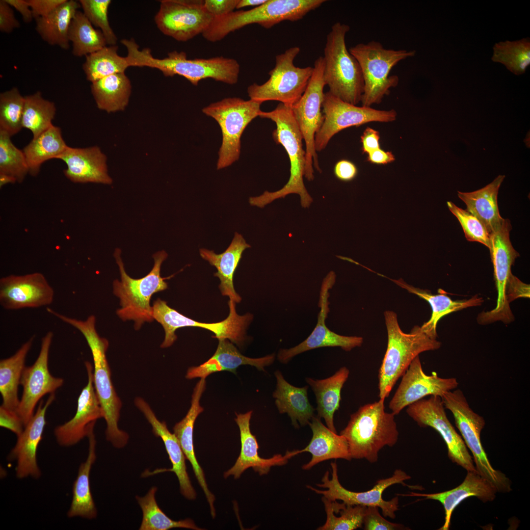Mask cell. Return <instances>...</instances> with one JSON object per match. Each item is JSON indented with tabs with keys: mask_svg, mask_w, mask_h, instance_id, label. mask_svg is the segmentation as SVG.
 <instances>
[{
	"mask_svg": "<svg viewBox=\"0 0 530 530\" xmlns=\"http://www.w3.org/2000/svg\"><path fill=\"white\" fill-rule=\"evenodd\" d=\"M259 116L270 119L276 126L272 132L274 141L286 150L290 161V176L287 184L280 189L265 191L263 194L249 199L251 206L261 208L279 198L290 194L300 196L301 206L309 208L313 198L308 192L303 182L305 171V151L303 148V138L293 116L292 107L280 103L270 111H261Z\"/></svg>",
	"mask_w": 530,
	"mask_h": 530,
	"instance_id": "1",
	"label": "cell"
},
{
	"mask_svg": "<svg viewBox=\"0 0 530 530\" xmlns=\"http://www.w3.org/2000/svg\"><path fill=\"white\" fill-rule=\"evenodd\" d=\"M63 321L81 333L90 349L94 364L95 390L103 412V418L106 423V438L114 447L122 448L127 444L129 437L118 425L122 402L113 387L106 357L108 341L98 334L95 328L96 318L93 315L85 320L65 316Z\"/></svg>",
	"mask_w": 530,
	"mask_h": 530,
	"instance_id": "2",
	"label": "cell"
},
{
	"mask_svg": "<svg viewBox=\"0 0 530 530\" xmlns=\"http://www.w3.org/2000/svg\"><path fill=\"white\" fill-rule=\"evenodd\" d=\"M128 56L131 66L148 67L160 70L166 77L182 76L194 85L203 79H212L228 84L238 80L240 65L236 59L223 56L209 58L188 59L186 53L174 51L163 58L155 57L149 48L139 50L132 45Z\"/></svg>",
	"mask_w": 530,
	"mask_h": 530,
	"instance_id": "3",
	"label": "cell"
},
{
	"mask_svg": "<svg viewBox=\"0 0 530 530\" xmlns=\"http://www.w3.org/2000/svg\"><path fill=\"white\" fill-rule=\"evenodd\" d=\"M395 416L385 411L384 400L380 399L361 406L351 414L340 434L347 442L351 458L375 463L382 449L393 447L399 436Z\"/></svg>",
	"mask_w": 530,
	"mask_h": 530,
	"instance_id": "4",
	"label": "cell"
},
{
	"mask_svg": "<svg viewBox=\"0 0 530 530\" xmlns=\"http://www.w3.org/2000/svg\"><path fill=\"white\" fill-rule=\"evenodd\" d=\"M384 317L388 343L378 377L379 399L385 400L414 358L422 352L439 349L441 343L418 325L409 333L403 332L396 313L392 311H385Z\"/></svg>",
	"mask_w": 530,
	"mask_h": 530,
	"instance_id": "5",
	"label": "cell"
},
{
	"mask_svg": "<svg viewBox=\"0 0 530 530\" xmlns=\"http://www.w3.org/2000/svg\"><path fill=\"white\" fill-rule=\"evenodd\" d=\"M348 25L337 22L326 37L324 49L323 77L329 91L342 100L354 105L361 102L364 92L361 69L345 44Z\"/></svg>",
	"mask_w": 530,
	"mask_h": 530,
	"instance_id": "6",
	"label": "cell"
},
{
	"mask_svg": "<svg viewBox=\"0 0 530 530\" xmlns=\"http://www.w3.org/2000/svg\"><path fill=\"white\" fill-rule=\"evenodd\" d=\"M121 250L116 249L114 257L118 265L121 280L115 279L113 283V293L120 299L121 308L116 314L123 320H132L135 329H139L145 322L154 319L150 299L155 293L166 290L168 285L166 279L160 275L161 265L167 258L165 251H159L153 255L154 266L146 276L134 279L126 273L121 258Z\"/></svg>",
	"mask_w": 530,
	"mask_h": 530,
	"instance_id": "7",
	"label": "cell"
},
{
	"mask_svg": "<svg viewBox=\"0 0 530 530\" xmlns=\"http://www.w3.org/2000/svg\"><path fill=\"white\" fill-rule=\"evenodd\" d=\"M360 66L364 83L362 106L371 107L380 104L390 89L399 82L397 75H390L392 68L400 61L414 56L415 50L386 49L379 42L359 43L349 49Z\"/></svg>",
	"mask_w": 530,
	"mask_h": 530,
	"instance_id": "8",
	"label": "cell"
},
{
	"mask_svg": "<svg viewBox=\"0 0 530 530\" xmlns=\"http://www.w3.org/2000/svg\"><path fill=\"white\" fill-rule=\"evenodd\" d=\"M441 398L445 408L452 413L464 442L473 455L477 473L497 492L511 491L510 479L502 472L493 468L481 444L480 434L485 424L484 418L470 407L460 389L449 391Z\"/></svg>",
	"mask_w": 530,
	"mask_h": 530,
	"instance_id": "9",
	"label": "cell"
},
{
	"mask_svg": "<svg viewBox=\"0 0 530 530\" xmlns=\"http://www.w3.org/2000/svg\"><path fill=\"white\" fill-rule=\"evenodd\" d=\"M262 103L252 100L229 97L212 103L203 112L215 119L222 132V144L218 152V170L227 167L239 158L240 138L248 125L259 116Z\"/></svg>",
	"mask_w": 530,
	"mask_h": 530,
	"instance_id": "10",
	"label": "cell"
},
{
	"mask_svg": "<svg viewBox=\"0 0 530 530\" xmlns=\"http://www.w3.org/2000/svg\"><path fill=\"white\" fill-rule=\"evenodd\" d=\"M300 51L295 46L275 56V65L268 80L262 84L254 83L247 88L250 99L263 103L279 101L292 107L304 93L313 72V67H296L293 61Z\"/></svg>",
	"mask_w": 530,
	"mask_h": 530,
	"instance_id": "11",
	"label": "cell"
},
{
	"mask_svg": "<svg viewBox=\"0 0 530 530\" xmlns=\"http://www.w3.org/2000/svg\"><path fill=\"white\" fill-rule=\"evenodd\" d=\"M229 314L223 320L214 323L199 322L186 317L170 308L166 302L158 298L152 306L154 319L159 323L165 332L164 339L160 347H168L177 340L176 331L185 327L202 328L212 332L218 340L226 339L240 347L246 339V330L253 318V315L247 313L238 314L236 303L230 299L228 302Z\"/></svg>",
	"mask_w": 530,
	"mask_h": 530,
	"instance_id": "12",
	"label": "cell"
},
{
	"mask_svg": "<svg viewBox=\"0 0 530 530\" xmlns=\"http://www.w3.org/2000/svg\"><path fill=\"white\" fill-rule=\"evenodd\" d=\"M324 59L318 57L314 62L313 72L307 86L300 99L292 107V111L306 145L305 171L308 181L314 180V167L320 173L315 138L324 121L321 108L325 84L323 73Z\"/></svg>",
	"mask_w": 530,
	"mask_h": 530,
	"instance_id": "13",
	"label": "cell"
},
{
	"mask_svg": "<svg viewBox=\"0 0 530 530\" xmlns=\"http://www.w3.org/2000/svg\"><path fill=\"white\" fill-rule=\"evenodd\" d=\"M331 465L332 470L331 479H329V472L327 471L322 478V483L317 484L319 487L326 488V490L317 489L311 486H307V487L331 501L340 500L350 505L378 507L381 509L385 517L395 519V512L398 509L399 506L398 496L389 501H385L382 498L383 493L388 487L395 484H401L412 489H421V486L405 484L404 481L410 479L411 477L404 471L396 469L391 477L377 480L375 485L368 491H351L344 488L340 483L336 463L332 462Z\"/></svg>",
	"mask_w": 530,
	"mask_h": 530,
	"instance_id": "14",
	"label": "cell"
},
{
	"mask_svg": "<svg viewBox=\"0 0 530 530\" xmlns=\"http://www.w3.org/2000/svg\"><path fill=\"white\" fill-rule=\"evenodd\" d=\"M322 108L324 121L315 138V149L318 152L325 149L332 137L342 130L372 122H392L397 115L394 109L378 110L351 104L329 91L324 93Z\"/></svg>",
	"mask_w": 530,
	"mask_h": 530,
	"instance_id": "15",
	"label": "cell"
},
{
	"mask_svg": "<svg viewBox=\"0 0 530 530\" xmlns=\"http://www.w3.org/2000/svg\"><path fill=\"white\" fill-rule=\"evenodd\" d=\"M325 0H267L248 10L234 11L221 17L220 28L225 35L250 24L268 29L284 21L295 22L319 7Z\"/></svg>",
	"mask_w": 530,
	"mask_h": 530,
	"instance_id": "16",
	"label": "cell"
},
{
	"mask_svg": "<svg viewBox=\"0 0 530 530\" xmlns=\"http://www.w3.org/2000/svg\"><path fill=\"white\" fill-rule=\"evenodd\" d=\"M406 412L421 427L437 431L447 446L448 456L467 471L477 472L474 461L462 437L449 420L441 397L430 396L407 406Z\"/></svg>",
	"mask_w": 530,
	"mask_h": 530,
	"instance_id": "17",
	"label": "cell"
},
{
	"mask_svg": "<svg viewBox=\"0 0 530 530\" xmlns=\"http://www.w3.org/2000/svg\"><path fill=\"white\" fill-rule=\"evenodd\" d=\"M213 19L205 8L204 0H162L155 22L164 35L186 42L202 34Z\"/></svg>",
	"mask_w": 530,
	"mask_h": 530,
	"instance_id": "18",
	"label": "cell"
},
{
	"mask_svg": "<svg viewBox=\"0 0 530 530\" xmlns=\"http://www.w3.org/2000/svg\"><path fill=\"white\" fill-rule=\"evenodd\" d=\"M511 225L508 219L490 234L491 249L489 250L494 267V274L498 292L497 305L492 310L483 312L477 317L480 324H487L501 320L507 323L514 319L505 296V285L511 273V267L519 256L513 248L509 238Z\"/></svg>",
	"mask_w": 530,
	"mask_h": 530,
	"instance_id": "19",
	"label": "cell"
},
{
	"mask_svg": "<svg viewBox=\"0 0 530 530\" xmlns=\"http://www.w3.org/2000/svg\"><path fill=\"white\" fill-rule=\"evenodd\" d=\"M336 278L335 273L331 271L323 279L318 303L320 311L315 327L310 335L298 345L290 348L279 350L277 358L281 363L287 364L294 356L318 348L340 347L344 351H349L362 344V337L338 334L330 330L326 325L325 320L330 312L329 291L334 285Z\"/></svg>",
	"mask_w": 530,
	"mask_h": 530,
	"instance_id": "20",
	"label": "cell"
},
{
	"mask_svg": "<svg viewBox=\"0 0 530 530\" xmlns=\"http://www.w3.org/2000/svg\"><path fill=\"white\" fill-rule=\"evenodd\" d=\"M52 332H48L41 339L39 354L35 362L25 367L20 380L23 394L17 413L24 426L34 414L37 403L46 394L54 393L64 383L62 378L53 376L48 367L50 348L53 338Z\"/></svg>",
	"mask_w": 530,
	"mask_h": 530,
	"instance_id": "21",
	"label": "cell"
},
{
	"mask_svg": "<svg viewBox=\"0 0 530 530\" xmlns=\"http://www.w3.org/2000/svg\"><path fill=\"white\" fill-rule=\"evenodd\" d=\"M456 378H441L436 372L427 375L423 371L419 356L412 361L402 375L401 382L390 401L389 407L395 415L405 407L427 396L442 397L446 393L456 389Z\"/></svg>",
	"mask_w": 530,
	"mask_h": 530,
	"instance_id": "22",
	"label": "cell"
},
{
	"mask_svg": "<svg viewBox=\"0 0 530 530\" xmlns=\"http://www.w3.org/2000/svg\"><path fill=\"white\" fill-rule=\"evenodd\" d=\"M54 291L41 273L10 275L0 279V304L10 310L36 308L51 304Z\"/></svg>",
	"mask_w": 530,
	"mask_h": 530,
	"instance_id": "23",
	"label": "cell"
},
{
	"mask_svg": "<svg viewBox=\"0 0 530 530\" xmlns=\"http://www.w3.org/2000/svg\"><path fill=\"white\" fill-rule=\"evenodd\" d=\"M88 376L86 385L82 389L78 401L74 416L63 424L56 426L54 434L61 446L70 447L87 436L94 427L97 420L104 414L96 394L93 380V367L89 362L84 363Z\"/></svg>",
	"mask_w": 530,
	"mask_h": 530,
	"instance_id": "24",
	"label": "cell"
},
{
	"mask_svg": "<svg viewBox=\"0 0 530 530\" xmlns=\"http://www.w3.org/2000/svg\"><path fill=\"white\" fill-rule=\"evenodd\" d=\"M54 393L50 395L45 403L41 400L35 413L25 426L22 434L9 453L8 458L16 461V477L23 479L30 477L38 478L41 472L37 464V452L46 424L48 408L55 399Z\"/></svg>",
	"mask_w": 530,
	"mask_h": 530,
	"instance_id": "25",
	"label": "cell"
},
{
	"mask_svg": "<svg viewBox=\"0 0 530 530\" xmlns=\"http://www.w3.org/2000/svg\"><path fill=\"white\" fill-rule=\"evenodd\" d=\"M252 414V411L244 414H236L235 420L239 429L241 450L235 464L224 473L225 478L233 476L234 478H238L251 467L261 476L267 474L271 467L284 465L289 459L296 455L295 450H288L284 455L277 454L269 458L261 457L258 451L259 446L257 439L250 428Z\"/></svg>",
	"mask_w": 530,
	"mask_h": 530,
	"instance_id": "26",
	"label": "cell"
},
{
	"mask_svg": "<svg viewBox=\"0 0 530 530\" xmlns=\"http://www.w3.org/2000/svg\"><path fill=\"white\" fill-rule=\"evenodd\" d=\"M57 159L66 163L67 168L64 174L73 183L105 185L112 183L108 173L106 157L97 146L87 148L68 146Z\"/></svg>",
	"mask_w": 530,
	"mask_h": 530,
	"instance_id": "27",
	"label": "cell"
},
{
	"mask_svg": "<svg viewBox=\"0 0 530 530\" xmlns=\"http://www.w3.org/2000/svg\"><path fill=\"white\" fill-rule=\"evenodd\" d=\"M134 403L151 424L155 435L162 439L172 465L171 469H158L153 471V474L167 471L174 472L179 480L181 493L189 500H195L196 498V493L192 485L186 471L185 462L186 458L177 437L174 433L170 432L164 421L161 422L157 418L148 403L144 399L139 397L136 398Z\"/></svg>",
	"mask_w": 530,
	"mask_h": 530,
	"instance_id": "28",
	"label": "cell"
},
{
	"mask_svg": "<svg viewBox=\"0 0 530 530\" xmlns=\"http://www.w3.org/2000/svg\"><path fill=\"white\" fill-rule=\"evenodd\" d=\"M206 389L205 378L200 380L195 385L192 395L191 406L186 416L173 427V431L177 437L186 459L190 462L198 482L203 490L210 507L212 518L216 516L213 503L215 498L209 490L206 482L204 472L198 463L195 454L193 446V433L195 422L198 416L204 411L200 405V400Z\"/></svg>",
	"mask_w": 530,
	"mask_h": 530,
	"instance_id": "29",
	"label": "cell"
},
{
	"mask_svg": "<svg viewBox=\"0 0 530 530\" xmlns=\"http://www.w3.org/2000/svg\"><path fill=\"white\" fill-rule=\"evenodd\" d=\"M496 489L477 472L467 471L461 484L457 487L444 492L424 494L410 492L398 494L408 497H422L425 499L436 500L443 505L445 510V523L439 530H448L452 513L456 507L466 499L475 497L484 503L493 501L497 493Z\"/></svg>",
	"mask_w": 530,
	"mask_h": 530,
	"instance_id": "30",
	"label": "cell"
},
{
	"mask_svg": "<svg viewBox=\"0 0 530 530\" xmlns=\"http://www.w3.org/2000/svg\"><path fill=\"white\" fill-rule=\"evenodd\" d=\"M218 341L215 353L208 361L198 366L188 368L186 375L187 379H206L211 374L225 371L236 374L237 369L243 365H249L264 371L265 368L274 361V354L261 358H249L242 355L229 340L223 339Z\"/></svg>",
	"mask_w": 530,
	"mask_h": 530,
	"instance_id": "31",
	"label": "cell"
},
{
	"mask_svg": "<svg viewBox=\"0 0 530 530\" xmlns=\"http://www.w3.org/2000/svg\"><path fill=\"white\" fill-rule=\"evenodd\" d=\"M251 246L243 237L235 232L230 245L221 254L205 248L199 250L200 256L214 266L217 272L214 274L220 280L219 288L223 296H227L236 303H239L241 297L236 292L233 284V276L242 257L243 251Z\"/></svg>",
	"mask_w": 530,
	"mask_h": 530,
	"instance_id": "32",
	"label": "cell"
},
{
	"mask_svg": "<svg viewBox=\"0 0 530 530\" xmlns=\"http://www.w3.org/2000/svg\"><path fill=\"white\" fill-rule=\"evenodd\" d=\"M309 424L313 436L309 444L304 449L296 450L297 454L309 452L312 458L303 465V470H309L316 464L331 459L351 460L347 442L341 435H338L325 426L318 417H313Z\"/></svg>",
	"mask_w": 530,
	"mask_h": 530,
	"instance_id": "33",
	"label": "cell"
},
{
	"mask_svg": "<svg viewBox=\"0 0 530 530\" xmlns=\"http://www.w3.org/2000/svg\"><path fill=\"white\" fill-rule=\"evenodd\" d=\"M504 178V175H500L480 189L457 192L458 197L466 204V210L483 224L490 235L504 220L500 214L497 200L499 189Z\"/></svg>",
	"mask_w": 530,
	"mask_h": 530,
	"instance_id": "34",
	"label": "cell"
},
{
	"mask_svg": "<svg viewBox=\"0 0 530 530\" xmlns=\"http://www.w3.org/2000/svg\"><path fill=\"white\" fill-rule=\"evenodd\" d=\"M275 375L277 385L273 397L279 412L287 413L295 427H299L298 422L301 426L309 424L315 409L308 400V386L299 388L291 385L279 371L275 372Z\"/></svg>",
	"mask_w": 530,
	"mask_h": 530,
	"instance_id": "35",
	"label": "cell"
},
{
	"mask_svg": "<svg viewBox=\"0 0 530 530\" xmlns=\"http://www.w3.org/2000/svg\"><path fill=\"white\" fill-rule=\"evenodd\" d=\"M87 437L89 440L88 453L85 462L80 466L78 475L72 488V500L67 512L69 518L80 517L88 519L95 518L97 515L90 486V473L92 465L96 459V441L92 428Z\"/></svg>",
	"mask_w": 530,
	"mask_h": 530,
	"instance_id": "36",
	"label": "cell"
},
{
	"mask_svg": "<svg viewBox=\"0 0 530 530\" xmlns=\"http://www.w3.org/2000/svg\"><path fill=\"white\" fill-rule=\"evenodd\" d=\"M349 374V370L341 367L333 375L323 379L307 377L305 380L316 396L318 417L324 419L327 427L337 433L334 415L340 407L343 387Z\"/></svg>",
	"mask_w": 530,
	"mask_h": 530,
	"instance_id": "37",
	"label": "cell"
},
{
	"mask_svg": "<svg viewBox=\"0 0 530 530\" xmlns=\"http://www.w3.org/2000/svg\"><path fill=\"white\" fill-rule=\"evenodd\" d=\"M392 280L401 288L417 295L429 303L432 309L431 317L421 327L427 335L434 339H436L437 337L436 328L438 322L443 317L465 308L479 306L483 302L482 298L478 297L477 295L469 299L453 300L445 294H432L428 290L415 288L407 284L401 279Z\"/></svg>",
	"mask_w": 530,
	"mask_h": 530,
	"instance_id": "38",
	"label": "cell"
},
{
	"mask_svg": "<svg viewBox=\"0 0 530 530\" xmlns=\"http://www.w3.org/2000/svg\"><path fill=\"white\" fill-rule=\"evenodd\" d=\"M80 7L79 1L67 0L49 15L35 19V30L42 39L63 50L70 48L68 32L71 21Z\"/></svg>",
	"mask_w": 530,
	"mask_h": 530,
	"instance_id": "39",
	"label": "cell"
},
{
	"mask_svg": "<svg viewBox=\"0 0 530 530\" xmlns=\"http://www.w3.org/2000/svg\"><path fill=\"white\" fill-rule=\"evenodd\" d=\"M34 336L25 343L12 356L0 361V392L3 407L17 412L20 403L18 387L26 359Z\"/></svg>",
	"mask_w": 530,
	"mask_h": 530,
	"instance_id": "40",
	"label": "cell"
},
{
	"mask_svg": "<svg viewBox=\"0 0 530 530\" xmlns=\"http://www.w3.org/2000/svg\"><path fill=\"white\" fill-rule=\"evenodd\" d=\"M91 91L99 109L115 112L124 110L128 106L132 85L125 72L120 73L92 82Z\"/></svg>",
	"mask_w": 530,
	"mask_h": 530,
	"instance_id": "41",
	"label": "cell"
},
{
	"mask_svg": "<svg viewBox=\"0 0 530 530\" xmlns=\"http://www.w3.org/2000/svg\"><path fill=\"white\" fill-rule=\"evenodd\" d=\"M60 128L54 125L45 131L23 149L29 174L36 176L46 161L57 159L67 148Z\"/></svg>",
	"mask_w": 530,
	"mask_h": 530,
	"instance_id": "42",
	"label": "cell"
},
{
	"mask_svg": "<svg viewBox=\"0 0 530 530\" xmlns=\"http://www.w3.org/2000/svg\"><path fill=\"white\" fill-rule=\"evenodd\" d=\"M68 38L72 43V54L76 57L86 56L107 45L102 32L95 29L83 13L79 10L71 21Z\"/></svg>",
	"mask_w": 530,
	"mask_h": 530,
	"instance_id": "43",
	"label": "cell"
},
{
	"mask_svg": "<svg viewBox=\"0 0 530 530\" xmlns=\"http://www.w3.org/2000/svg\"><path fill=\"white\" fill-rule=\"evenodd\" d=\"M118 46H106L85 56L82 69L91 83L115 74L124 73L130 66L126 57L118 53Z\"/></svg>",
	"mask_w": 530,
	"mask_h": 530,
	"instance_id": "44",
	"label": "cell"
},
{
	"mask_svg": "<svg viewBox=\"0 0 530 530\" xmlns=\"http://www.w3.org/2000/svg\"><path fill=\"white\" fill-rule=\"evenodd\" d=\"M157 487H152L143 497L136 496L135 499L142 511V520L140 530H168L181 528L194 530H203L198 527L189 518L174 521L168 517L159 506L156 493Z\"/></svg>",
	"mask_w": 530,
	"mask_h": 530,
	"instance_id": "45",
	"label": "cell"
},
{
	"mask_svg": "<svg viewBox=\"0 0 530 530\" xmlns=\"http://www.w3.org/2000/svg\"><path fill=\"white\" fill-rule=\"evenodd\" d=\"M25 98L23 128L30 130L33 138H35L53 125L56 107L53 102L45 99L39 91Z\"/></svg>",
	"mask_w": 530,
	"mask_h": 530,
	"instance_id": "46",
	"label": "cell"
},
{
	"mask_svg": "<svg viewBox=\"0 0 530 530\" xmlns=\"http://www.w3.org/2000/svg\"><path fill=\"white\" fill-rule=\"evenodd\" d=\"M492 61L503 64L515 75L524 74L530 65V39L496 43L493 47Z\"/></svg>",
	"mask_w": 530,
	"mask_h": 530,
	"instance_id": "47",
	"label": "cell"
},
{
	"mask_svg": "<svg viewBox=\"0 0 530 530\" xmlns=\"http://www.w3.org/2000/svg\"><path fill=\"white\" fill-rule=\"evenodd\" d=\"M324 504L328 505L333 511L338 513L335 515L330 510L325 508L326 513L325 523L319 527V530H353L361 528L366 506L350 505L344 503H339L331 501L322 497Z\"/></svg>",
	"mask_w": 530,
	"mask_h": 530,
	"instance_id": "48",
	"label": "cell"
},
{
	"mask_svg": "<svg viewBox=\"0 0 530 530\" xmlns=\"http://www.w3.org/2000/svg\"><path fill=\"white\" fill-rule=\"evenodd\" d=\"M10 137L0 131V175L21 183L29 173V168L23 151L14 145Z\"/></svg>",
	"mask_w": 530,
	"mask_h": 530,
	"instance_id": "49",
	"label": "cell"
},
{
	"mask_svg": "<svg viewBox=\"0 0 530 530\" xmlns=\"http://www.w3.org/2000/svg\"><path fill=\"white\" fill-rule=\"evenodd\" d=\"M25 102L16 87L0 94V131L10 136L21 131Z\"/></svg>",
	"mask_w": 530,
	"mask_h": 530,
	"instance_id": "50",
	"label": "cell"
},
{
	"mask_svg": "<svg viewBox=\"0 0 530 530\" xmlns=\"http://www.w3.org/2000/svg\"><path fill=\"white\" fill-rule=\"evenodd\" d=\"M83 13L92 25L100 28L108 46L116 45L117 38L109 24L108 11L110 0H80Z\"/></svg>",
	"mask_w": 530,
	"mask_h": 530,
	"instance_id": "51",
	"label": "cell"
},
{
	"mask_svg": "<svg viewBox=\"0 0 530 530\" xmlns=\"http://www.w3.org/2000/svg\"><path fill=\"white\" fill-rule=\"evenodd\" d=\"M447 205L451 212L459 222L467 240L477 241L491 249L490 235L483 224L474 215L450 201Z\"/></svg>",
	"mask_w": 530,
	"mask_h": 530,
	"instance_id": "52",
	"label": "cell"
},
{
	"mask_svg": "<svg viewBox=\"0 0 530 530\" xmlns=\"http://www.w3.org/2000/svg\"><path fill=\"white\" fill-rule=\"evenodd\" d=\"M376 506H366L363 525L365 530H405L400 524L390 522L382 516Z\"/></svg>",
	"mask_w": 530,
	"mask_h": 530,
	"instance_id": "53",
	"label": "cell"
},
{
	"mask_svg": "<svg viewBox=\"0 0 530 530\" xmlns=\"http://www.w3.org/2000/svg\"><path fill=\"white\" fill-rule=\"evenodd\" d=\"M505 293L508 303L518 298H530V285L511 273L505 285Z\"/></svg>",
	"mask_w": 530,
	"mask_h": 530,
	"instance_id": "54",
	"label": "cell"
},
{
	"mask_svg": "<svg viewBox=\"0 0 530 530\" xmlns=\"http://www.w3.org/2000/svg\"><path fill=\"white\" fill-rule=\"evenodd\" d=\"M0 426L11 431L17 437L22 434L25 428L22 419L16 412L1 406H0Z\"/></svg>",
	"mask_w": 530,
	"mask_h": 530,
	"instance_id": "55",
	"label": "cell"
},
{
	"mask_svg": "<svg viewBox=\"0 0 530 530\" xmlns=\"http://www.w3.org/2000/svg\"><path fill=\"white\" fill-rule=\"evenodd\" d=\"M239 0H204L206 10L213 18L226 15L237 9Z\"/></svg>",
	"mask_w": 530,
	"mask_h": 530,
	"instance_id": "56",
	"label": "cell"
},
{
	"mask_svg": "<svg viewBox=\"0 0 530 530\" xmlns=\"http://www.w3.org/2000/svg\"><path fill=\"white\" fill-rule=\"evenodd\" d=\"M20 26L16 18L12 7L5 0H0V31L10 33L15 28Z\"/></svg>",
	"mask_w": 530,
	"mask_h": 530,
	"instance_id": "57",
	"label": "cell"
},
{
	"mask_svg": "<svg viewBox=\"0 0 530 530\" xmlns=\"http://www.w3.org/2000/svg\"><path fill=\"white\" fill-rule=\"evenodd\" d=\"M67 0H27L34 19L46 17Z\"/></svg>",
	"mask_w": 530,
	"mask_h": 530,
	"instance_id": "58",
	"label": "cell"
},
{
	"mask_svg": "<svg viewBox=\"0 0 530 530\" xmlns=\"http://www.w3.org/2000/svg\"><path fill=\"white\" fill-rule=\"evenodd\" d=\"M334 174L338 180L343 182H349L355 178L358 174V169L352 162L346 159H342L335 164Z\"/></svg>",
	"mask_w": 530,
	"mask_h": 530,
	"instance_id": "59",
	"label": "cell"
},
{
	"mask_svg": "<svg viewBox=\"0 0 530 530\" xmlns=\"http://www.w3.org/2000/svg\"><path fill=\"white\" fill-rule=\"evenodd\" d=\"M379 132L370 127H367L361 136L362 150L363 153H369L380 148Z\"/></svg>",
	"mask_w": 530,
	"mask_h": 530,
	"instance_id": "60",
	"label": "cell"
},
{
	"mask_svg": "<svg viewBox=\"0 0 530 530\" xmlns=\"http://www.w3.org/2000/svg\"><path fill=\"white\" fill-rule=\"evenodd\" d=\"M395 160V156L392 152L384 151L380 148L368 154L367 160L373 164L384 165Z\"/></svg>",
	"mask_w": 530,
	"mask_h": 530,
	"instance_id": "61",
	"label": "cell"
},
{
	"mask_svg": "<svg viewBox=\"0 0 530 530\" xmlns=\"http://www.w3.org/2000/svg\"><path fill=\"white\" fill-rule=\"evenodd\" d=\"M5 0L10 6L15 8L21 14L25 23H30L34 19L27 0Z\"/></svg>",
	"mask_w": 530,
	"mask_h": 530,
	"instance_id": "62",
	"label": "cell"
},
{
	"mask_svg": "<svg viewBox=\"0 0 530 530\" xmlns=\"http://www.w3.org/2000/svg\"><path fill=\"white\" fill-rule=\"evenodd\" d=\"M267 0H239L237 9L250 6H259L266 1Z\"/></svg>",
	"mask_w": 530,
	"mask_h": 530,
	"instance_id": "63",
	"label": "cell"
}]
</instances>
